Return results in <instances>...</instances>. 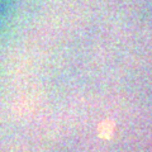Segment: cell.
<instances>
[{
    "mask_svg": "<svg viewBox=\"0 0 152 152\" xmlns=\"http://www.w3.org/2000/svg\"><path fill=\"white\" fill-rule=\"evenodd\" d=\"M98 131H99V136L102 138L109 140L113 136V132H114V123L112 121H104L103 123H100Z\"/></svg>",
    "mask_w": 152,
    "mask_h": 152,
    "instance_id": "6da1fadb",
    "label": "cell"
}]
</instances>
